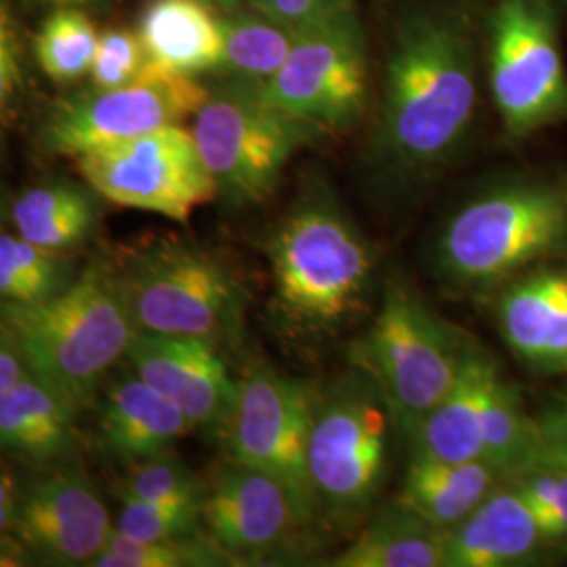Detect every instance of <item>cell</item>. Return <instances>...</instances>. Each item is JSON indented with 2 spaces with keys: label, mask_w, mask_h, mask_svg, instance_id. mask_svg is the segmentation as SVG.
Wrapping results in <instances>:
<instances>
[{
  "label": "cell",
  "mask_w": 567,
  "mask_h": 567,
  "mask_svg": "<svg viewBox=\"0 0 567 567\" xmlns=\"http://www.w3.org/2000/svg\"><path fill=\"white\" fill-rule=\"evenodd\" d=\"M477 107L475 55L452 18L421 13L405 20L386 61L379 147L402 171L450 161Z\"/></svg>",
  "instance_id": "1"
},
{
  "label": "cell",
  "mask_w": 567,
  "mask_h": 567,
  "mask_svg": "<svg viewBox=\"0 0 567 567\" xmlns=\"http://www.w3.org/2000/svg\"><path fill=\"white\" fill-rule=\"evenodd\" d=\"M28 368L81 408L97 400L105 374L137 334L116 269L91 264L39 303H0Z\"/></svg>",
  "instance_id": "2"
},
{
  "label": "cell",
  "mask_w": 567,
  "mask_h": 567,
  "mask_svg": "<svg viewBox=\"0 0 567 567\" xmlns=\"http://www.w3.org/2000/svg\"><path fill=\"white\" fill-rule=\"evenodd\" d=\"M276 299L303 330H334L362 309L374 280V257L337 198L305 194L269 240Z\"/></svg>",
  "instance_id": "3"
},
{
  "label": "cell",
  "mask_w": 567,
  "mask_h": 567,
  "mask_svg": "<svg viewBox=\"0 0 567 567\" xmlns=\"http://www.w3.org/2000/svg\"><path fill=\"white\" fill-rule=\"evenodd\" d=\"M567 248V192L557 183L508 182L456 210L437 240L447 282L486 290Z\"/></svg>",
  "instance_id": "4"
},
{
  "label": "cell",
  "mask_w": 567,
  "mask_h": 567,
  "mask_svg": "<svg viewBox=\"0 0 567 567\" xmlns=\"http://www.w3.org/2000/svg\"><path fill=\"white\" fill-rule=\"evenodd\" d=\"M468 343L414 288L400 280L385 284L358 364L383 393L405 440L454 383Z\"/></svg>",
  "instance_id": "5"
},
{
  "label": "cell",
  "mask_w": 567,
  "mask_h": 567,
  "mask_svg": "<svg viewBox=\"0 0 567 567\" xmlns=\"http://www.w3.org/2000/svg\"><path fill=\"white\" fill-rule=\"evenodd\" d=\"M395 419L364 370L316 402L307 473L316 505L337 519L362 517L381 498Z\"/></svg>",
  "instance_id": "6"
},
{
  "label": "cell",
  "mask_w": 567,
  "mask_h": 567,
  "mask_svg": "<svg viewBox=\"0 0 567 567\" xmlns=\"http://www.w3.org/2000/svg\"><path fill=\"white\" fill-rule=\"evenodd\" d=\"M131 318L142 332L236 343L246 292L227 265L198 246L161 243L116 269Z\"/></svg>",
  "instance_id": "7"
},
{
  "label": "cell",
  "mask_w": 567,
  "mask_h": 567,
  "mask_svg": "<svg viewBox=\"0 0 567 567\" xmlns=\"http://www.w3.org/2000/svg\"><path fill=\"white\" fill-rule=\"evenodd\" d=\"M192 121L204 164L219 196L231 204L267 200L295 152L322 135L267 102L257 82L243 79L208 91Z\"/></svg>",
  "instance_id": "8"
},
{
  "label": "cell",
  "mask_w": 567,
  "mask_h": 567,
  "mask_svg": "<svg viewBox=\"0 0 567 567\" xmlns=\"http://www.w3.org/2000/svg\"><path fill=\"white\" fill-rule=\"evenodd\" d=\"M489 89L511 137L567 121V72L550 0H496L489 16Z\"/></svg>",
  "instance_id": "9"
},
{
  "label": "cell",
  "mask_w": 567,
  "mask_h": 567,
  "mask_svg": "<svg viewBox=\"0 0 567 567\" xmlns=\"http://www.w3.org/2000/svg\"><path fill=\"white\" fill-rule=\"evenodd\" d=\"M208 89L182 72L147 60L135 81L86 89L63 97L44 116L39 142L49 156L79 158L110 143L126 142L192 118Z\"/></svg>",
  "instance_id": "10"
},
{
  "label": "cell",
  "mask_w": 567,
  "mask_h": 567,
  "mask_svg": "<svg viewBox=\"0 0 567 567\" xmlns=\"http://www.w3.org/2000/svg\"><path fill=\"white\" fill-rule=\"evenodd\" d=\"M76 164L103 200L175 221H187L219 196L198 143L182 124L91 150Z\"/></svg>",
  "instance_id": "11"
},
{
  "label": "cell",
  "mask_w": 567,
  "mask_h": 567,
  "mask_svg": "<svg viewBox=\"0 0 567 567\" xmlns=\"http://www.w3.org/2000/svg\"><path fill=\"white\" fill-rule=\"evenodd\" d=\"M257 86L267 102L320 133L351 126L368 100L364 34L355 9L297 30L282 68Z\"/></svg>",
  "instance_id": "12"
},
{
  "label": "cell",
  "mask_w": 567,
  "mask_h": 567,
  "mask_svg": "<svg viewBox=\"0 0 567 567\" xmlns=\"http://www.w3.org/2000/svg\"><path fill=\"white\" fill-rule=\"evenodd\" d=\"M316 402L318 395L303 381L274 368H257L238 381V400L225 435L236 463L280 477L318 508L307 473Z\"/></svg>",
  "instance_id": "13"
},
{
  "label": "cell",
  "mask_w": 567,
  "mask_h": 567,
  "mask_svg": "<svg viewBox=\"0 0 567 567\" xmlns=\"http://www.w3.org/2000/svg\"><path fill=\"white\" fill-rule=\"evenodd\" d=\"M316 517L318 508L295 487L236 461L204 492V532L234 564L295 547Z\"/></svg>",
  "instance_id": "14"
},
{
  "label": "cell",
  "mask_w": 567,
  "mask_h": 567,
  "mask_svg": "<svg viewBox=\"0 0 567 567\" xmlns=\"http://www.w3.org/2000/svg\"><path fill=\"white\" fill-rule=\"evenodd\" d=\"M112 532L107 505L76 461L34 468L30 480H21L11 538L30 559L51 566H93Z\"/></svg>",
  "instance_id": "15"
},
{
  "label": "cell",
  "mask_w": 567,
  "mask_h": 567,
  "mask_svg": "<svg viewBox=\"0 0 567 567\" xmlns=\"http://www.w3.org/2000/svg\"><path fill=\"white\" fill-rule=\"evenodd\" d=\"M219 349L196 337L137 330L126 360L137 377L182 410L194 429L227 433L238 400V381Z\"/></svg>",
  "instance_id": "16"
},
{
  "label": "cell",
  "mask_w": 567,
  "mask_h": 567,
  "mask_svg": "<svg viewBox=\"0 0 567 567\" xmlns=\"http://www.w3.org/2000/svg\"><path fill=\"white\" fill-rule=\"evenodd\" d=\"M79 412L68 393L28 370L0 391V454L32 468L74 463L82 442Z\"/></svg>",
  "instance_id": "17"
},
{
  "label": "cell",
  "mask_w": 567,
  "mask_h": 567,
  "mask_svg": "<svg viewBox=\"0 0 567 567\" xmlns=\"http://www.w3.org/2000/svg\"><path fill=\"white\" fill-rule=\"evenodd\" d=\"M498 328L508 349L540 374H567V269L543 267L503 290Z\"/></svg>",
  "instance_id": "18"
},
{
  "label": "cell",
  "mask_w": 567,
  "mask_h": 567,
  "mask_svg": "<svg viewBox=\"0 0 567 567\" xmlns=\"http://www.w3.org/2000/svg\"><path fill=\"white\" fill-rule=\"evenodd\" d=\"M189 431L194 426L182 410L131 372L107 386L95 442L110 458L135 465L171 452Z\"/></svg>",
  "instance_id": "19"
},
{
  "label": "cell",
  "mask_w": 567,
  "mask_h": 567,
  "mask_svg": "<svg viewBox=\"0 0 567 567\" xmlns=\"http://www.w3.org/2000/svg\"><path fill=\"white\" fill-rule=\"evenodd\" d=\"M498 372L496 360L471 341L454 383L410 433L412 456L454 463L482 458L484 408Z\"/></svg>",
  "instance_id": "20"
},
{
  "label": "cell",
  "mask_w": 567,
  "mask_h": 567,
  "mask_svg": "<svg viewBox=\"0 0 567 567\" xmlns=\"http://www.w3.org/2000/svg\"><path fill=\"white\" fill-rule=\"evenodd\" d=\"M547 545L524 501L503 482L446 532L444 567L529 566L543 559Z\"/></svg>",
  "instance_id": "21"
},
{
  "label": "cell",
  "mask_w": 567,
  "mask_h": 567,
  "mask_svg": "<svg viewBox=\"0 0 567 567\" xmlns=\"http://www.w3.org/2000/svg\"><path fill=\"white\" fill-rule=\"evenodd\" d=\"M140 39L150 60L187 76L219 70L224 60L221 18L204 0H152Z\"/></svg>",
  "instance_id": "22"
},
{
  "label": "cell",
  "mask_w": 567,
  "mask_h": 567,
  "mask_svg": "<svg viewBox=\"0 0 567 567\" xmlns=\"http://www.w3.org/2000/svg\"><path fill=\"white\" fill-rule=\"evenodd\" d=\"M501 484V475L482 458L454 463L412 456L398 501L429 524L450 532Z\"/></svg>",
  "instance_id": "23"
},
{
  "label": "cell",
  "mask_w": 567,
  "mask_h": 567,
  "mask_svg": "<svg viewBox=\"0 0 567 567\" xmlns=\"http://www.w3.org/2000/svg\"><path fill=\"white\" fill-rule=\"evenodd\" d=\"M446 532L429 524L398 498L372 515L334 567H444Z\"/></svg>",
  "instance_id": "24"
},
{
  "label": "cell",
  "mask_w": 567,
  "mask_h": 567,
  "mask_svg": "<svg viewBox=\"0 0 567 567\" xmlns=\"http://www.w3.org/2000/svg\"><path fill=\"white\" fill-rule=\"evenodd\" d=\"M100 194L86 183L55 179L25 189L11 208L16 234L53 252L86 243L100 224Z\"/></svg>",
  "instance_id": "25"
},
{
  "label": "cell",
  "mask_w": 567,
  "mask_h": 567,
  "mask_svg": "<svg viewBox=\"0 0 567 567\" xmlns=\"http://www.w3.org/2000/svg\"><path fill=\"white\" fill-rule=\"evenodd\" d=\"M484 450L482 461L492 466L503 482L540 465V446L534 414H529L519 389L496 374L484 408Z\"/></svg>",
  "instance_id": "26"
},
{
  "label": "cell",
  "mask_w": 567,
  "mask_h": 567,
  "mask_svg": "<svg viewBox=\"0 0 567 567\" xmlns=\"http://www.w3.org/2000/svg\"><path fill=\"white\" fill-rule=\"evenodd\" d=\"M224 28V60L219 70L243 81L261 82L271 79L288 58L297 30L255 11H227Z\"/></svg>",
  "instance_id": "27"
},
{
  "label": "cell",
  "mask_w": 567,
  "mask_h": 567,
  "mask_svg": "<svg viewBox=\"0 0 567 567\" xmlns=\"http://www.w3.org/2000/svg\"><path fill=\"white\" fill-rule=\"evenodd\" d=\"M76 278L65 252L28 243L0 229V303H39Z\"/></svg>",
  "instance_id": "28"
},
{
  "label": "cell",
  "mask_w": 567,
  "mask_h": 567,
  "mask_svg": "<svg viewBox=\"0 0 567 567\" xmlns=\"http://www.w3.org/2000/svg\"><path fill=\"white\" fill-rule=\"evenodd\" d=\"M97 42L100 32L89 16L79 7H58L42 21L34 55L44 76L68 84L81 81L91 72Z\"/></svg>",
  "instance_id": "29"
},
{
  "label": "cell",
  "mask_w": 567,
  "mask_h": 567,
  "mask_svg": "<svg viewBox=\"0 0 567 567\" xmlns=\"http://www.w3.org/2000/svg\"><path fill=\"white\" fill-rule=\"evenodd\" d=\"M234 564L210 536L196 534L179 540H135L112 532L95 567H208Z\"/></svg>",
  "instance_id": "30"
},
{
  "label": "cell",
  "mask_w": 567,
  "mask_h": 567,
  "mask_svg": "<svg viewBox=\"0 0 567 567\" xmlns=\"http://www.w3.org/2000/svg\"><path fill=\"white\" fill-rule=\"evenodd\" d=\"M204 492L206 486L189 471V466L175 454L164 452L135 463L124 477L118 494L154 503L203 507Z\"/></svg>",
  "instance_id": "31"
},
{
  "label": "cell",
  "mask_w": 567,
  "mask_h": 567,
  "mask_svg": "<svg viewBox=\"0 0 567 567\" xmlns=\"http://www.w3.org/2000/svg\"><path fill=\"white\" fill-rule=\"evenodd\" d=\"M116 532L135 540H179L203 534V507L121 496Z\"/></svg>",
  "instance_id": "32"
},
{
  "label": "cell",
  "mask_w": 567,
  "mask_h": 567,
  "mask_svg": "<svg viewBox=\"0 0 567 567\" xmlns=\"http://www.w3.org/2000/svg\"><path fill=\"white\" fill-rule=\"evenodd\" d=\"M524 501L548 545L567 543V473L553 466H534L507 480Z\"/></svg>",
  "instance_id": "33"
},
{
  "label": "cell",
  "mask_w": 567,
  "mask_h": 567,
  "mask_svg": "<svg viewBox=\"0 0 567 567\" xmlns=\"http://www.w3.org/2000/svg\"><path fill=\"white\" fill-rule=\"evenodd\" d=\"M147 53L143 49L140 32L124 28L105 30L100 34L97 51L91 63V86L114 89L126 82L135 81L147 63Z\"/></svg>",
  "instance_id": "34"
},
{
  "label": "cell",
  "mask_w": 567,
  "mask_h": 567,
  "mask_svg": "<svg viewBox=\"0 0 567 567\" xmlns=\"http://www.w3.org/2000/svg\"><path fill=\"white\" fill-rule=\"evenodd\" d=\"M21 72L20 37L18 23L7 4L0 0V131L9 124L20 100Z\"/></svg>",
  "instance_id": "35"
},
{
  "label": "cell",
  "mask_w": 567,
  "mask_h": 567,
  "mask_svg": "<svg viewBox=\"0 0 567 567\" xmlns=\"http://www.w3.org/2000/svg\"><path fill=\"white\" fill-rule=\"evenodd\" d=\"M540 465L567 473V385L550 393L534 414Z\"/></svg>",
  "instance_id": "36"
},
{
  "label": "cell",
  "mask_w": 567,
  "mask_h": 567,
  "mask_svg": "<svg viewBox=\"0 0 567 567\" xmlns=\"http://www.w3.org/2000/svg\"><path fill=\"white\" fill-rule=\"evenodd\" d=\"M250 7L286 28L301 30L353 9V0H259Z\"/></svg>",
  "instance_id": "37"
},
{
  "label": "cell",
  "mask_w": 567,
  "mask_h": 567,
  "mask_svg": "<svg viewBox=\"0 0 567 567\" xmlns=\"http://www.w3.org/2000/svg\"><path fill=\"white\" fill-rule=\"evenodd\" d=\"M21 477L4 463H0V543L11 538L18 503H20Z\"/></svg>",
  "instance_id": "38"
},
{
  "label": "cell",
  "mask_w": 567,
  "mask_h": 567,
  "mask_svg": "<svg viewBox=\"0 0 567 567\" xmlns=\"http://www.w3.org/2000/svg\"><path fill=\"white\" fill-rule=\"evenodd\" d=\"M28 370L11 330L0 320V391L18 383Z\"/></svg>",
  "instance_id": "39"
},
{
  "label": "cell",
  "mask_w": 567,
  "mask_h": 567,
  "mask_svg": "<svg viewBox=\"0 0 567 567\" xmlns=\"http://www.w3.org/2000/svg\"><path fill=\"white\" fill-rule=\"evenodd\" d=\"M204 2L221 7L224 11H238V9H243V4L250 2V0H204Z\"/></svg>",
  "instance_id": "40"
},
{
  "label": "cell",
  "mask_w": 567,
  "mask_h": 567,
  "mask_svg": "<svg viewBox=\"0 0 567 567\" xmlns=\"http://www.w3.org/2000/svg\"><path fill=\"white\" fill-rule=\"evenodd\" d=\"M0 229H2V198H0Z\"/></svg>",
  "instance_id": "41"
},
{
  "label": "cell",
  "mask_w": 567,
  "mask_h": 567,
  "mask_svg": "<svg viewBox=\"0 0 567 567\" xmlns=\"http://www.w3.org/2000/svg\"><path fill=\"white\" fill-rule=\"evenodd\" d=\"M255 2H259V0H250V4H255Z\"/></svg>",
  "instance_id": "42"
}]
</instances>
